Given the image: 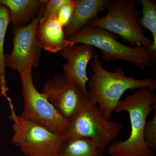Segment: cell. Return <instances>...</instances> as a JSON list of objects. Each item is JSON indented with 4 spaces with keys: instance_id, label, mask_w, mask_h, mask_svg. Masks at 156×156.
Returning a JSON list of instances; mask_svg holds the SVG:
<instances>
[{
    "instance_id": "obj_9",
    "label": "cell",
    "mask_w": 156,
    "mask_h": 156,
    "mask_svg": "<svg viewBox=\"0 0 156 156\" xmlns=\"http://www.w3.org/2000/svg\"><path fill=\"white\" fill-rule=\"evenodd\" d=\"M41 92L69 122L89 96L88 92L83 90L63 73L54 75L46 81Z\"/></svg>"
},
{
    "instance_id": "obj_3",
    "label": "cell",
    "mask_w": 156,
    "mask_h": 156,
    "mask_svg": "<svg viewBox=\"0 0 156 156\" xmlns=\"http://www.w3.org/2000/svg\"><path fill=\"white\" fill-rule=\"evenodd\" d=\"M67 40L70 45L84 44L98 48L106 62L122 60L144 69L151 66L155 57V54L147 48L122 44L114 34L102 28L85 26Z\"/></svg>"
},
{
    "instance_id": "obj_17",
    "label": "cell",
    "mask_w": 156,
    "mask_h": 156,
    "mask_svg": "<svg viewBox=\"0 0 156 156\" xmlns=\"http://www.w3.org/2000/svg\"><path fill=\"white\" fill-rule=\"evenodd\" d=\"M151 119L146 123L144 132V139L146 145L152 151L156 150V108Z\"/></svg>"
},
{
    "instance_id": "obj_10",
    "label": "cell",
    "mask_w": 156,
    "mask_h": 156,
    "mask_svg": "<svg viewBox=\"0 0 156 156\" xmlns=\"http://www.w3.org/2000/svg\"><path fill=\"white\" fill-rule=\"evenodd\" d=\"M95 50L90 45L79 44L69 45L61 53L62 57L67 60L62 66L63 73L86 92H88L87 85L89 81L87 66L93 58Z\"/></svg>"
},
{
    "instance_id": "obj_1",
    "label": "cell",
    "mask_w": 156,
    "mask_h": 156,
    "mask_svg": "<svg viewBox=\"0 0 156 156\" xmlns=\"http://www.w3.org/2000/svg\"><path fill=\"white\" fill-rule=\"evenodd\" d=\"M155 90L138 89L119 101L115 109L117 113L127 112L131 124V133L125 140H115L107 148L111 156H155L146 144L144 132L147 119L153 110L156 108Z\"/></svg>"
},
{
    "instance_id": "obj_11",
    "label": "cell",
    "mask_w": 156,
    "mask_h": 156,
    "mask_svg": "<svg viewBox=\"0 0 156 156\" xmlns=\"http://www.w3.org/2000/svg\"><path fill=\"white\" fill-rule=\"evenodd\" d=\"M63 29L55 16L49 17L45 21H40L36 37L42 50L56 53L63 51L71 45L65 37Z\"/></svg>"
},
{
    "instance_id": "obj_12",
    "label": "cell",
    "mask_w": 156,
    "mask_h": 156,
    "mask_svg": "<svg viewBox=\"0 0 156 156\" xmlns=\"http://www.w3.org/2000/svg\"><path fill=\"white\" fill-rule=\"evenodd\" d=\"M108 0H76L71 19L63 29L67 39L85 27L90 20L98 17Z\"/></svg>"
},
{
    "instance_id": "obj_19",
    "label": "cell",
    "mask_w": 156,
    "mask_h": 156,
    "mask_svg": "<svg viewBox=\"0 0 156 156\" xmlns=\"http://www.w3.org/2000/svg\"><path fill=\"white\" fill-rule=\"evenodd\" d=\"M67 0H46L44 13L40 21H44L49 17L55 16L60 8Z\"/></svg>"
},
{
    "instance_id": "obj_15",
    "label": "cell",
    "mask_w": 156,
    "mask_h": 156,
    "mask_svg": "<svg viewBox=\"0 0 156 156\" xmlns=\"http://www.w3.org/2000/svg\"><path fill=\"white\" fill-rule=\"evenodd\" d=\"M10 23L9 9L5 5L0 3V95L8 98V88L6 81L5 55L4 44L7 28Z\"/></svg>"
},
{
    "instance_id": "obj_8",
    "label": "cell",
    "mask_w": 156,
    "mask_h": 156,
    "mask_svg": "<svg viewBox=\"0 0 156 156\" xmlns=\"http://www.w3.org/2000/svg\"><path fill=\"white\" fill-rule=\"evenodd\" d=\"M45 2L35 18L12 32L13 48L10 54L5 55V64L7 67L15 70L20 75L29 68L38 66L42 49L37 41L36 33L44 13Z\"/></svg>"
},
{
    "instance_id": "obj_4",
    "label": "cell",
    "mask_w": 156,
    "mask_h": 156,
    "mask_svg": "<svg viewBox=\"0 0 156 156\" xmlns=\"http://www.w3.org/2000/svg\"><path fill=\"white\" fill-rule=\"evenodd\" d=\"M136 2L134 0H108L105 7L106 15L92 20L86 26L104 29L118 34L134 47L150 50L152 41L144 35L140 23L141 13L136 9Z\"/></svg>"
},
{
    "instance_id": "obj_14",
    "label": "cell",
    "mask_w": 156,
    "mask_h": 156,
    "mask_svg": "<svg viewBox=\"0 0 156 156\" xmlns=\"http://www.w3.org/2000/svg\"><path fill=\"white\" fill-rule=\"evenodd\" d=\"M103 154L91 139L76 137L64 138L58 156H103Z\"/></svg>"
},
{
    "instance_id": "obj_5",
    "label": "cell",
    "mask_w": 156,
    "mask_h": 156,
    "mask_svg": "<svg viewBox=\"0 0 156 156\" xmlns=\"http://www.w3.org/2000/svg\"><path fill=\"white\" fill-rule=\"evenodd\" d=\"M9 118L13 122L14 134L11 142L27 156H58L65 134L18 115L10 98Z\"/></svg>"
},
{
    "instance_id": "obj_6",
    "label": "cell",
    "mask_w": 156,
    "mask_h": 156,
    "mask_svg": "<svg viewBox=\"0 0 156 156\" xmlns=\"http://www.w3.org/2000/svg\"><path fill=\"white\" fill-rule=\"evenodd\" d=\"M122 129V126L120 123L104 116L89 96L70 122L65 138H89L104 153L110 144L116 140Z\"/></svg>"
},
{
    "instance_id": "obj_2",
    "label": "cell",
    "mask_w": 156,
    "mask_h": 156,
    "mask_svg": "<svg viewBox=\"0 0 156 156\" xmlns=\"http://www.w3.org/2000/svg\"><path fill=\"white\" fill-rule=\"evenodd\" d=\"M91 67L93 73L89 81V97L107 119H111L115 108L127 90L156 89V81L154 78L140 80L127 76L121 66L114 72L105 69L95 53Z\"/></svg>"
},
{
    "instance_id": "obj_16",
    "label": "cell",
    "mask_w": 156,
    "mask_h": 156,
    "mask_svg": "<svg viewBox=\"0 0 156 156\" xmlns=\"http://www.w3.org/2000/svg\"><path fill=\"white\" fill-rule=\"evenodd\" d=\"M142 6L140 23L142 27L151 32L153 37L152 45L150 51L156 54V4L151 0H140Z\"/></svg>"
},
{
    "instance_id": "obj_13",
    "label": "cell",
    "mask_w": 156,
    "mask_h": 156,
    "mask_svg": "<svg viewBox=\"0 0 156 156\" xmlns=\"http://www.w3.org/2000/svg\"><path fill=\"white\" fill-rule=\"evenodd\" d=\"M46 0H0L9 9L12 32L30 23L40 13Z\"/></svg>"
},
{
    "instance_id": "obj_7",
    "label": "cell",
    "mask_w": 156,
    "mask_h": 156,
    "mask_svg": "<svg viewBox=\"0 0 156 156\" xmlns=\"http://www.w3.org/2000/svg\"><path fill=\"white\" fill-rule=\"evenodd\" d=\"M24 108L19 115L26 119L44 126L57 133L65 134L70 122L62 116L34 85L32 68L20 75Z\"/></svg>"
},
{
    "instance_id": "obj_18",
    "label": "cell",
    "mask_w": 156,
    "mask_h": 156,
    "mask_svg": "<svg viewBox=\"0 0 156 156\" xmlns=\"http://www.w3.org/2000/svg\"><path fill=\"white\" fill-rule=\"evenodd\" d=\"M76 0H67L57 12L56 19L64 28L72 17L75 8Z\"/></svg>"
}]
</instances>
